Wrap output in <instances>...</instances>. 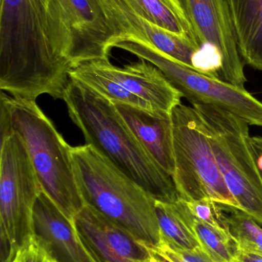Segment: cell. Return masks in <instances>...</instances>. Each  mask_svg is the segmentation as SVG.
Here are the masks:
<instances>
[{
  "label": "cell",
  "mask_w": 262,
  "mask_h": 262,
  "mask_svg": "<svg viewBox=\"0 0 262 262\" xmlns=\"http://www.w3.org/2000/svg\"><path fill=\"white\" fill-rule=\"evenodd\" d=\"M233 262H262V255L237 247Z\"/></svg>",
  "instance_id": "d4e9b609"
},
{
  "label": "cell",
  "mask_w": 262,
  "mask_h": 262,
  "mask_svg": "<svg viewBox=\"0 0 262 262\" xmlns=\"http://www.w3.org/2000/svg\"><path fill=\"white\" fill-rule=\"evenodd\" d=\"M114 104L151 157L172 177L175 158L172 116H159L129 104Z\"/></svg>",
  "instance_id": "9a60e30c"
},
{
  "label": "cell",
  "mask_w": 262,
  "mask_h": 262,
  "mask_svg": "<svg viewBox=\"0 0 262 262\" xmlns=\"http://www.w3.org/2000/svg\"><path fill=\"white\" fill-rule=\"evenodd\" d=\"M80 238L99 262H148L149 250L126 228L85 205L75 217Z\"/></svg>",
  "instance_id": "7c38bea8"
},
{
  "label": "cell",
  "mask_w": 262,
  "mask_h": 262,
  "mask_svg": "<svg viewBox=\"0 0 262 262\" xmlns=\"http://www.w3.org/2000/svg\"><path fill=\"white\" fill-rule=\"evenodd\" d=\"M74 175L85 205L126 228L137 239L158 244L155 200L89 144L71 148Z\"/></svg>",
  "instance_id": "3957f363"
},
{
  "label": "cell",
  "mask_w": 262,
  "mask_h": 262,
  "mask_svg": "<svg viewBox=\"0 0 262 262\" xmlns=\"http://www.w3.org/2000/svg\"><path fill=\"white\" fill-rule=\"evenodd\" d=\"M203 119L221 175L241 209L262 225V180L254 157L249 124L219 107L194 104Z\"/></svg>",
  "instance_id": "5b68a950"
},
{
  "label": "cell",
  "mask_w": 262,
  "mask_h": 262,
  "mask_svg": "<svg viewBox=\"0 0 262 262\" xmlns=\"http://www.w3.org/2000/svg\"><path fill=\"white\" fill-rule=\"evenodd\" d=\"M1 262H51V258L41 238L34 234L11 256Z\"/></svg>",
  "instance_id": "7402d4cb"
},
{
  "label": "cell",
  "mask_w": 262,
  "mask_h": 262,
  "mask_svg": "<svg viewBox=\"0 0 262 262\" xmlns=\"http://www.w3.org/2000/svg\"><path fill=\"white\" fill-rule=\"evenodd\" d=\"M102 69L131 93L151 105L155 112L171 116L172 111L182 104L181 92L164 74L144 59L126 64L113 66L109 59L98 60Z\"/></svg>",
  "instance_id": "4fadbf2b"
},
{
  "label": "cell",
  "mask_w": 262,
  "mask_h": 262,
  "mask_svg": "<svg viewBox=\"0 0 262 262\" xmlns=\"http://www.w3.org/2000/svg\"><path fill=\"white\" fill-rule=\"evenodd\" d=\"M174 203L177 212L203 250L214 262H233L237 246L226 229H218L197 220L183 200Z\"/></svg>",
  "instance_id": "ac0fdd59"
},
{
  "label": "cell",
  "mask_w": 262,
  "mask_h": 262,
  "mask_svg": "<svg viewBox=\"0 0 262 262\" xmlns=\"http://www.w3.org/2000/svg\"><path fill=\"white\" fill-rule=\"evenodd\" d=\"M145 245H146V247H147L148 250L149 251V253H150L151 258L153 260L154 262H172L170 260L166 258V257L163 256V255H160V254L157 253L155 251L152 250V249L149 247V246L146 245V243H145Z\"/></svg>",
  "instance_id": "4316f807"
},
{
  "label": "cell",
  "mask_w": 262,
  "mask_h": 262,
  "mask_svg": "<svg viewBox=\"0 0 262 262\" xmlns=\"http://www.w3.org/2000/svg\"><path fill=\"white\" fill-rule=\"evenodd\" d=\"M192 215L197 220L218 229H225L220 221L218 203L209 198L185 201Z\"/></svg>",
  "instance_id": "cb8c5ba5"
},
{
  "label": "cell",
  "mask_w": 262,
  "mask_h": 262,
  "mask_svg": "<svg viewBox=\"0 0 262 262\" xmlns=\"http://www.w3.org/2000/svg\"><path fill=\"white\" fill-rule=\"evenodd\" d=\"M251 144L253 150L254 157L258 166V171L262 180V146L257 141L255 137H251Z\"/></svg>",
  "instance_id": "484cf974"
},
{
  "label": "cell",
  "mask_w": 262,
  "mask_h": 262,
  "mask_svg": "<svg viewBox=\"0 0 262 262\" xmlns=\"http://www.w3.org/2000/svg\"><path fill=\"white\" fill-rule=\"evenodd\" d=\"M255 138H256L257 141L258 142V143H260V144L262 146V137H255Z\"/></svg>",
  "instance_id": "83f0119b"
},
{
  "label": "cell",
  "mask_w": 262,
  "mask_h": 262,
  "mask_svg": "<svg viewBox=\"0 0 262 262\" xmlns=\"http://www.w3.org/2000/svg\"><path fill=\"white\" fill-rule=\"evenodd\" d=\"M69 78L82 83L113 104L121 103L129 104L144 109L155 115L163 116L155 112L148 103L131 93L110 75H108L102 69L98 60L88 61L74 68L69 72Z\"/></svg>",
  "instance_id": "e0dca14e"
},
{
  "label": "cell",
  "mask_w": 262,
  "mask_h": 262,
  "mask_svg": "<svg viewBox=\"0 0 262 262\" xmlns=\"http://www.w3.org/2000/svg\"><path fill=\"white\" fill-rule=\"evenodd\" d=\"M126 1L138 15L150 23L173 33L188 37L198 44L192 28L185 18L175 0Z\"/></svg>",
  "instance_id": "d6986e66"
},
{
  "label": "cell",
  "mask_w": 262,
  "mask_h": 262,
  "mask_svg": "<svg viewBox=\"0 0 262 262\" xmlns=\"http://www.w3.org/2000/svg\"><path fill=\"white\" fill-rule=\"evenodd\" d=\"M218 205L220 221L237 247L262 255V228L243 209Z\"/></svg>",
  "instance_id": "ffe728a7"
},
{
  "label": "cell",
  "mask_w": 262,
  "mask_h": 262,
  "mask_svg": "<svg viewBox=\"0 0 262 262\" xmlns=\"http://www.w3.org/2000/svg\"><path fill=\"white\" fill-rule=\"evenodd\" d=\"M35 234L44 243L51 259L55 262H99L80 238L55 203L42 192L34 209Z\"/></svg>",
  "instance_id": "5bb4252c"
},
{
  "label": "cell",
  "mask_w": 262,
  "mask_h": 262,
  "mask_svg": "<svg viewBox=\"0 0 262 262\" xmlns=\"http://www.w3.org/2000/svg\"><path fill=\"white\" fill-rule=\"evenodd\" d=\"M114 48L127 51L158 68L191 104L215 106L239 117L249 125L262 127V102L245 88L200 73L140 41L125 40Z\"/></svg>",
  "instance_id": "9c48e42d"
},
{
  "label": "cell",
  "mask_w": 262,
  "mask_h": 262,
  "mask_svg": "<svg viewBox=\"0 0 262 262\" xmlns=\"http://www.w3.org/2000/svg\"><path fill=\"white\" fill-rule=\"evenodd\" d=\"M175 172L179 200L209 198L241 209L229 191L212 150L207 129L193 107L179 104L172 113Z\"/></svg>",
  "instance_id": "8992f818"
},
{
  "label": "cell",
  "mask_w": 262,
  "mask_h": 262,
  "mask_svg": "<svg viewBox=\"0 0 262 262\" xmlns=\"http://www.w3.org/2000/svg\"><path fill=\"white\" fill-rule=\"evenodd\" d=\"M243 62L262 72V0H227Z\"/></svg>",
  "instance_id": "2e32d148"
},
{
  "label": "cell",
  "mask_w": 262,
  "mask_h": 262,
  "mask_svg": "<svg viewBox=\"0 0 262 262\" xmlns=\"http://www.w3.org/2000/svg\"><path fill=\"white\" fill-rule=\"evenodd\" d=\"M51 262H55V261H54L53 260L51 259Z\"/></svg>",
  "instance_id": "f546056e"
},
{
  "label": "cell",
  "mask_w": 262,
  "mask_h": 262,
  "mask_svg": "<svg viewBox=\"0 0 262 262\" xmlns=\"http://www.w3.org/2000/svg\"><path fill=\"white\" fill-rule=\"evenodd\" d=\"M198 44L220 66L221 81L245 88L247 78L227 0H175Z\"/></svg>",
  "instance_id": "30bf717a"
},
{
  "label": "cell",
  "mask_w": 262,
  "mask_h": 262,
  "mask_svg": "<svg viewBox=\"0 0 262 262\" xmlns=\"http://www.w3.org/2000/svg\"><path fill=\"white\" fill-rule=\"evenodd\" d=\"M43 192L23 138L12 132L0 151L1 261L35 234L34 209Z\"/></svg>",
  "instance_id": "ba28073f"
},
{
  "label": "cell",
  "mask_w": 262,
  "mask_h": 262,
  "mask_svg": "<svg viewBox=\"0 0 262 262\" xmlns=\"http://www.w3.org/2000/svg\"><path fill=\"white\" fill-rule=\"evenodd\" d=\"M63 101L86 144L95 148L154 200L165 203L179 200L172 177L145 149L113 103L72 79Z\"/></svg>",
  "instance_id": "7a4b0ae2"
},
{
  "label": "cell",
  "mask_w": 262,
  "mask_h": 262,
  "mask_svg": "<svg viewBox=\"0 0 262 262\" xmlns=\"http://www.w3.org/2000/svg\"><path fill=\"white\" fill-rule=\"evenodd\" d=\"M155 212L160 229V238L177 249L194 250L201 247L187 227L173 203L155 200Z\"/></svg>",
  "instance_id": "44dd1931"
},
{
  "label": "cell",
  "mask_w": 262,
  "mask_h": 262,
  "mask_svg": "<svg viewBox=\"0 0 262 262\" xmlns=\"http://www.w3.org/2000/svg\"><path fill=\"white\" fill-rule=\"evenodd\" d=\"M12 132L21 136L43 192L72 224L84 207L74 175L71 148L34 101L1 92Z\"/></svg>",
  "instance_id": "277c9868"
},
{
  "label": "cell",
  "mask_w": 262,
  "mask_h": 262,
  "mask_svg": "<svg viewBox=\"0 0 262 262\" xmlns=\"http://www.w3.org/2000/svg\"><path fill=\"white\" fill-rule=\"evenodd\" d=\"M49 37L54 51L71 69L109 59L123 35L103 0H49Z\"/></svg>",
  "instance_id": "52a82bcc"
},
{
  "label": "cell",
  "mask_w": 262,
  "mask_h": 262,
  "mask_svg": "<svg viewBox=\"0 0 262 262\" xmlns=\"http://www.w3.org/2000/svg\"><path fill=\"white\" fill-rule=\"evenodd\" d=\"M106 10L123 35V41L149 45L175 61L218 79L215 60L196 41L163 29L138 15L126 0H105Z\"/></svg>",
  "instance_id": "8fae6325"
},
{
  "label": "cell",
  "mask_w": 262,
  "mask_h": 262,
  "mask_svg": "<svg viewBox=\"0 0 262 262\" xmlns=\"http://www.w3.org/2000/svg\"><path fill=\"white\" fill-rule=\"evenodd\" d=\"M48 1L0 0V89L13 98L63 100L70 81L51 42Z\"/></svg>",
  "instance_id": "6da1fadb"
},
{
  "label": "cell",
  "mask_w": 262,
  "mask_h": 262,
  "mask_svg": "<svg viewBox=\"0 0 262 262\" xmlns=\"http://www.w3.org/2000/svg\"><path fill=\"white\" fill-rule=\"evenodd\" d=\"M146 245L172 262H214L201 247L194 250L177 249L168 244L161 238L159 243L155 246L147 243Z\"/></svg>",
  "instance_id": "603a6c76"
},
{
  "label": "cell",
  "mask_w": 262,
  "mask_h": 262,
  "mask_svg": "<svg viewBox=\"0 0 262 262\" xmlns=\"http://www.w3.org/2000/svg\"><path fill=\"white\" fill-rule=\"evenodd\" d=\"M150 254V253H149ZM148 262H154L153 260L152 259V258H151V256H149V261H148Z\"/></svg>",
  "instance_id": "f1b7e54d"
}]
</instances>
